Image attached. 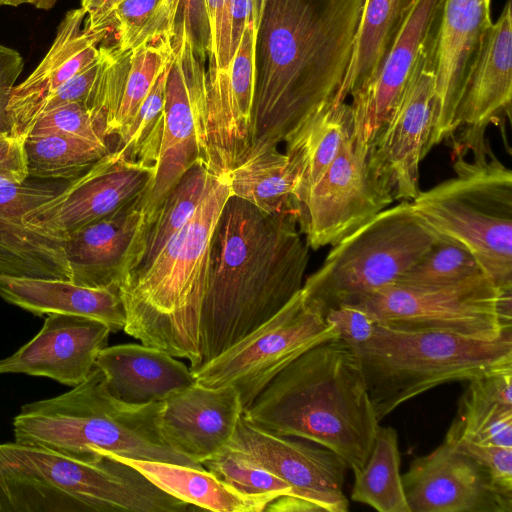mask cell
I'll use <instances>...</instances> for the list:
<instances>
[{
	"mask_svg": "<svg viewBox=\"0 0 512 512\" xmlns=\"http://www.w3.org/2000/svg\"><path fill=\"white\" fill-rule=\"evenodd\" d=\"M108 392L120 402L145 405L162 402L195 383L184 362L144 344H119L103 348L95 361Z\"/></svg>",
	"mask_w": 512,
	"mask_h": 512,
	"instance_id": "obj_26",
	"label": "cell"
},
{
	"mask_svg": "<svg viewBox=\"0 0 512 512\" xmlns=\"http://www.w3.org/2000/svg\"><path fill=\"white\" fill-rule=\"evenodd\" d=\"M67 182L28 177L18 184L0 177V275L71 281L65 255L67 237L25 220L33 208L57 195Z\"/></svg>",
	"mask_w": 512,
	"mask_h": 512,
	"instance_id": "obj_17",
	"label": "cell"
},
{
	"mask_svg": "<svg viewBox=\"0 0 512 512\" xmlns=\"http://www.w3.org/2000/svg\"><path fill=\"white\" fill-rule=\"evenodd\" d=\"M160 406L120 402L94 367L71 390L23 405L13 419L14 439L83 458L117 455L203 467L166 444L158 426Z\"/></svg>",
	"mask_w": 512,
	"mask_h": 512,
	"instance_id": "obj_6",
	"label": "cell"
},
{
	"mask_svg": "<svg viewBox=\"0 0 512 512\" xmlns=\"http://www.w3.org/2000/svg\"><path fill=\"white\" fill-rule=\"evenodd\" d=\"M243 415L265 431L333 451L353 472L365 465L379 427L358 354L339 338L288 364Z\"/></svg>",
	"mask_w": 512,
	"mask_h": 512,
	"instance_id": "obj_3",
	"label": "cell"
},
{
	"mask_svg": "<svg viewBox=\"0 0 512 512\" xmlns=\"http://www.w3.org/2000/svg\"><path fill=\"white\" fill-rule=\"evenodd\" d=\"M437 32L421 52L390 120L369 149L370 166L394 201H411L418 195L420 162L432 149Z\"/></svg>",
	"mask_w": 512,
	"mask_h": 512,
	"instance_id": "obj_14",
	"label": "cell"
},
{
	"mask_svg": "<svg viewBox=\"0 0 512 512\" xmlns=\"http://www.w3.org/2000/svg\"><path fill=\"white\" fill-rule=\"evenodd\" d=\"M25 151L29 177L70 181L111 150L109 144L64 135H28Z\"/></svg>",
	"mask_w": 512,
	"mask_h": 512,
	"instance_id": "obj_34",
	"label": "cell"
},
{
	"mask_svg": "<svg viewBox=\"0 0 512 512\" xmlns=\"http://www.w3.org/2000/svg\"><path fill=\"white\" fill-rule=\"evenodd\" d=\"M492 23L491 0H444L436 40L432 148L459 128L463 93Z\"/></svg>",
	"mask_w": 512,
	"mask_h": 512,
	"instance_id": "obj_20",
	"label": "cell"
},
{
	"mask_svg": "<svg viewBox=\"0 0 512 512\" xmlns=\"http://www.w3.org/2000/svg\"><path fill=\"white\" fill-rule=\"evenodd\" d=\"M338 338L302 289L276 314L225 351L191 370L208 388L233 386L244 411L288 364L311 347Z\"/></svg>",
	"mask_w": 512,
	"mask_h": 512,
	"instance_id": "obj_11",
	"label": "cell"
},
{
	"mask_svg": "<svg viewBox=\"0 0 512 512\" xmlns=\"http://www.w3.org/2000/svg\"><path fill=\"white\" fill-rule=\"evenodd\" d=\"M100 55L81 72L60 85L38 106L36 118L43 112L69 103L81 102L88 105L89 97L98 74Z\"/></svg>",
	"mask_w": 512,
	"mask_h": 512,
	"instance_id": "obj_46",
	"label": "cell"
},
{
	"mask_svg": "<svg viewBox=\"0 0 512 512\" xmlns=\"http://www.w3.org/2000/svg\"><path fill=\"white\" fill-rule=\"evenodd\" d=\"M86 16L82 7L69 10L45 57L23 82L13 87L7 113L14 135L25 139L41 102L98 59L99 45L107 38L109 29L90 30L84 25Z\"/></svg>",
	"mask_w": 512,
	"mask_h": 512,
	"instance_id": "obj_24",
	"label": "cell"
},
{
	"mask_svg": "<svg viewBox=\"0 0 512 512\" xmlns=\"http://www.w3.org/2000/svg\"><path fill=\"white\" fill-rule=\"evenodd\" d=\"M444 0H416L374 77L350 104L355 142L370 149L390 120L410 74L437 32Z\"/></svg>",
	"mask_w": 512,
	"mask_h": 512,
	"instance_id": "obj_21",
	"label": "cell"
},
{
	"mask_svg": "<svg viewBox=\"0 0 512 512\" xmlns=\"http://www.w3.org/2000/svg\"><path fill=\"white\" fill-rule=\"evenodd\" d=\"M353 473V501L379 512H410L400 474L398 435L393 427L379 425L365 465Z\"/></svg>",
	"mask_w": 512,
	"mask_h": 512,
	"instance_id": "obj_33",
	"label": "cell"
},
{
	"mask_svg": "<svg viewBox=\"0 0 512 512\" xmlns=\"http://www.w3.org/2000/svg\"><path fill=\"white\" fill-rule=\"evenodd\" d=\"M0 297L34 315L68 314L124 329L126 313L120 287L91 288L72 281L0 275Z\"/></svg>",
	"mask_w": 512,
	"mask_h": 512,
	"instance_id": "obj_27",
	"label": "cell"
},
{
	"mask_svg": "<svg viewBox=\"0 0 512 512\" xmlns=\"http://www.w3.org/2000/svg\"><path fill=\"white\" fill-rule=\"evenodd\" d=\"M379 422L412 398L451 381L475 378L512 363V331L492 341L376 324L354 347Z\"/></svg>",
	"mask_w": 512,
	"mask_h": 512,
	"instance_id": "obj_8",
	"label": "cell"
},
{
	"mask_svg": "<svg viewBox=\"0 0 512 512\" xmlns=\"http://www.w3.org/2000/svg\"><path fill=\"white\" fill-rule=\"evenodd\" d=\"M444 441L487 470L501 489L512 493V448L479 444L448 435Z\"/></svg>",
	"mask_w": 512,
	"mask_h": 512,
	"instance_id": "obj_43",
	"label": "cell"
},
{
	"mask_svg": "<svg viewBox=\"0 0 512 512\" xmlns=\"http://www.w3.org/2000/svg\"><path fill=\"white\" fill-rule=\"evenodd\" d=\"M24 68V61L18 51L0 44V131H10L7 113L10 94Z\"/></svg>",
	"mask_w": 512,
	"mask_h": 512,
	"instance_id": "obj_48",
	"label": "cell"
},
{
	"mask_svg": "<svg viewBox=\"0 0 512 512\" xmlns=\"http://www.w3.org/2000/svg\"><path fill=\"white\" fill-rule=\"evenodd\" d=\"M210 29L206 81L223 74L230 63L231 0H206Z\"/></svg>",
	"mask_w": 512,
	"mask_h": 512,
	"instance_id": "obj_42",
	"label": "cell"
},
{
	"mask_svg": "<svg viewBox=\"0 0 512 512\" xmlns=\"http://www.w3.org/2000/svg\"><path fill=\"white\" fill-rule=\"evenodd\" d=\"M175 38L185 32L199 56L207 59L210 41L206 0H168Z\"/></svg>",
	"mask_w": 512,
	"mask_h": 512,
	"instance_id": "obj_44",
	"label": "cell"
},
{
	"mask_svg": "<svg viewBox=\"0 0 512 512\" xmlns=\"http://www.w3.org/2000/svg\"><path fill=\"white\" fill-rule=\"evenodd\" d=\"M227 176L214 175L185 225L154 260L120 287L124 331L142 344L201 364V312L209 280L212 237L230 197Z\"/></svg>",
	"mask_w": 512,
	"mask_h": 512,
	"instance_id": "obj_4",
	"label": "cell"
},
{
	"mask_svg": "<svg viewBox=\"0 0 512 512\" xmlns=\"http://www.w3.org/2000/svg\"><path fill=\"white\" fill-rule=\"evenodd\" d=\"M363 2L266 0L249 151L285 143L335 101L351 61Z\"/></svg>",
	"mask_w": 512,
	"mask_h": 512,
	"instance_id": "obj_1",
	"label": "cell"
},
{
	"mask_svg": "<svg viewBox=\"0 0 512 512\" xmlns=\"http://www.w3.org/2000/svg\"><path fill=\"white\" fill-rule=\"evenodd\" d=\"M402 483L410 512H512V493L445 441L415 458Z\"/></svg>",
	"mask_w": 512,
	"mask_h": 512,
	"instance_id": "obj_18",
	"label": "cell"
},
{
	"mask_svg": "<svg viewBox=\"0 0 512 512\" xmlns=\"http://www.w3.org/2000/svg\"><path fill=\"white\" fill-rule=\"evenodd\" d=\"M175 38L166 37L130 53L120 102L107 128L108 137H116L132 120L160 75L171 63Z\"/></svg>",
	"mask_w": 512,
	"mask_h": 512,
	"instance_id": "obj_37",
	"label": "cell"
},
{
	"mask_svg": "<svg viewBox=\"0 0 512 512\" xmlns=\"http://www.w3.org/2000/svg\"><path fill=\"white\" fill-rule=\"evenodd\" d=\"M291 488L265 508L269 512H346L345 462L333 451L265 431L242 414L226 446Z\"/></svg>",
	"mask_w": 512,
	"mask_h": 512,
	"instance_id": "obj_12",
	"label": "cell"
},
{
	"mask_svg": "<svg viewBox=\"0 0 512 512\" xmlns=\"http://www.w3.org/2000/svg\"><path fill=\"white\" fill-rule=\"evenodd\" d=\"M448 436L512 448V363L468 380Z\"/></svg>",
	"mask_w": 512,
	"mask_h": 512,
	"instance_id": "obj_28",
	"label": "cell"
},
{
	"mask_svg": "<svg viewBox=\"0 0 512 512\" xmlns=\"http://www.w3.org/2000/svg\"><path fill=\"white\" fill-rule=\"evenodd\" d=\"M309 249L295 212L268 214L230 195L212 237L199 366L255 330L302 289Z\"/></svg>",
	"mask_w": 512,
	"mask_h": 512,
	"instance_id": "obj_2",
	"label": "cell"
},
{
	"mask_svg": "<svg viewBox=\"0 0 512 512\" xmlns=\"http://www.w3.org/2000/svg\"><path fill=\"white\" fill-rule=\"evenodd\" d=\"M0 177L18 184L29 177L25 139L11 131H0Z\"/></svg>",
	"mask_w": 512,
	"mask_h": 512,
	"instance_id": "obj_47",
	"label": "cell"
},
{
	"mask_svg": "<svg viewBox=\"0 0 512 512\" xmlns=\"http://www.w3.org/2000/svg\"><path fill=\"white\" fill-rule=\"evenodd\" d=\"M437 239L411 201L387 207L333 245L322 266L304 281L305 300L323 315L354 304L395 284Z\"/></svg>",
	"mask_w": 512,
	"mask_h": 512,
	"instance_id": "obj_9",
	"label": "cell"
},
{
	"mask_svg": "<svg viewBox=\"0 0 512 512\" xmlns=\"http://www.w3.org/2000/svg\"><path fill=\"white\" fill-rule=\"evenodd\" d=\"M213 176L204 162L199 161L169 192L148 228L144 256L134 274L145 269L185 225L203 199Z\"/></svg>",
	"mask_w": 512,
	"mask_h": 512,
	"instance_id": "obj_35",
	"label": "cell"
},
{
	"mask_svg": "<svg viewBox=\"0 0 512 512\" xmlns=\"http://www.w3.org/2000/svg\"><path fill=\"white\" fill-rule=\"evenodd\" d=\"M64 135L108 144L106 123L85 103L74 102L41 113L28 135ZM27 135V136H28Z\"/></svg>",
	"mask_w": 512,
	"mask_h": 512,
	"instance_id": "obj_41",
	"label": "cell"
},
{
	"mask_svg": "<svg viewBox=\"0 0 512 512\" xmlns=\"http://www.w3.org/2000/svg\"><path fill=\"white\" fill-rule=\"evenodd\" d=\"M243 412L233 386L208 388L195 382L161 402L158 426L167 445L202 465L228 445Z\"/></svg>",
	"mask_w": 512,
	"mask_h": 512,
	"instance_id": "obj_23",
	"label": "cell"
},
{
	"mask_svg": "<svg viewBox=\"0 0 512 512\" xmlns=\"http://www.w3.org/2000/svg\"><path fill=\"white\" fill-rule=\"evenodd\" d=\"M202 465L239 492L268 503L291 493L290 486L281 478L228 447Z\"/></svg>",
	"mask_w": 512,
	"mask_h": 512,
	"instance_id": "obj_40",
	"label": "cell"
},
{
	"mask_svg": "<svg viewBox=\"0 0 512 512\" xmlns=\"http://www.w3.org/2000/svg\"><path fill=\"white\" fill-rule=\"evenodd\" d=\"M324 319L333 326L339 339L353 347L368 341L376 326L367 312L354 305L330 308L325 312Z\"/></svg>",
	"mask_w": 512,
	"mask_h": 512,
	"instance_id": "obj_45",
	"label": "cell"
},
{
	"mask_svg": "<svg viewBox=\"0 0 512 512\" xmlns=\"http://www.w3.org/2000/svg\"><path fill=\"white\" fill-rule=\"evenodd\" d=\"M110 328L78 315H47L39 332L12 355L0 359V374L45 377L66 386L81 384L107 346Z\"/></svg>",
	"mask_w": 512,
	"mask_h": 512,
	"instance_id": "obj_22",
	"label": "cell"
},
{
	"mask_svg": "<svg viewBox=\"0 0 512 512\" xmlns=\"http://www.w3.org/2000/svg\"><path fill=\"white\" fill-rule=\"evenodd\" d=\"M393 202L370 166L369 149L350 136L297 204L298 225L309 247L316 250L336 244Z\"/></svg>",
	"mask_w": 512,
	"mask_h": 512,
	"instance_id": "obj_13",
	"label": "cell"
},
{
	"mask_svg": "<svg viewBox=\"0 0 512 512\" xmlns=\"http://www.w3.org/2000/svg\"><path fill=\"white\" fill-rule=\"evenodd\" d=\"M351 305L376 324L403 331L492 341L512 328V287L501 288L484 273L442 286L393 284Z\"/></svg>",
	"mask_w": 512,
	"mask_h": 512,
	"instance_id": "obj_10",
	"label": "cell"
},
{
	"mask_svg": "<svg viewBox=\"0 0 512 512\" xmlns=\"http://www.w3.org/2000/svg\"><path fill=\"white\" fill-rule=\"evenodd\" d=\"M512 16L511 1L490 26L467 81L459 109V128L465 126L464 146L486 145L484 132L500 114L511 115Z\"/></svg>",
	"mask_w": 512,
	"mask_h": 512,
	"instance_id": "obj_25",
	"label": "cell"
},
{
	"mask_svg": "<svg viewBox=\"0 0 512 512\" xmlns=\"http://www.w3.org/2000/svg\"><path fill=\"white\" fill-rule=\"evenodd\" d=\"M130 465L162 491L215 512H261L269 504L239 492L204 467L105 455Z\"/></svg>",
	"mask_w": 512,
	"mask_h": 512,
	"instance_id": "obj_30",
	"label": "cell"
},
{
	"mask_svg": "<svg viewBox=\"0 0 512 512\" xmlns=\"http://www.w3.org/2000/svg\"><path fill=\"white\" fill-rule=\"evenodd\" d=\"M352 133L353 119L350 104L346 101H334L310 117L285 142V154L296 179L294 189L296 207L325 174L343 143L352 136Z\"/></svg>",
	"mask_w": 512,
	"mask_h": 512,
	"instance_id": "obj_29",
	"label": "cell"
},
{
	"mask_svg": "<svg viewBox=\"0 0 512 512\" xmlns=\"http://www.w3.org/2000/svg\"><path fill=\"white\" fill-rule=\"evenodd\" d=\"M143 197L67 235L65 255L73 283L106 288L130 282L143 259L150 226Z\"/></svg>",
	"mask_w": 512,
	"mask_h": 512,
	"instance_id": "obj_19",
	"label": "cell"
},
{
	"mask_svg": "<svg viewBox=\"0 0 512 512\" xmlns=\"http://www.w3.org/2000/svg\"><path fill=\"white\" fill-rule=\"evenodd\" d=\"M230 194L268 214L295 212V174L278 146L249 151L226 175Z\"/></svg>",
	"mask_w": 512,
	"mask_h": 512,
	"instance_id": "obj_32",
	"label": "cell"
},
{
	"mask_svg": "<svg viewBox=\"0 0 512 512\" xmlns=\"http://www.w3.org/2000/svg\"><path fill=\"white\" fill-rule=\"evenodd\" d=\"M58 0H0V6H19L22 4H30L36 8L49 10L53 8Z\"/></svg>",
	"mask_w": 512,
	"mask_h": 512,
	"instance_id": "obj_50",
	"label": "cell"
},
{
	"mask_svg": "<svg viewBox=\"0 0 512 512\" xmlns=\"http://www.w3.org/2000/svg\"><path fill=\"white\" fill-rule=\"evenodd\" d=\"M105 28L114 34V47L130 53L163 38H175L168 0H121L111 11Z\"/></svg>",
	"mask_w": 512,
	"mask_h": 512,
	"instance_id": "obj_36",
	"label": "cell"
},
{
	"mask_svg": "<svg viewBox=\"0 0 512 512\" xmlns=\"http://www.w3.org/2000/svg\"><path fill=\"white\" fill-rule=\"evenodd\" d=\"M416 0H364L348 71L335 102L366 85L377 73Z\"/></svg>",
	"mask_w": 512,
	"mask_h": 512,
	"instance_id": "obj_31",
	"label": "cell"
},
{
	"mask_svg": "<svg viewBox=\"0 0 512 512\" xmlns=\"http://www.w3.org/2000/svg\"><path fill=\"white\" fill-rule=\"evenodd\" d=\"M205 62L185 32L175 38L174 57L166 82L165 124L155 175L142 203L150 225L169 192L193 165L203 161Z\"/></svg>",
	"mask_w": 512,
	"mask_h": 512,
	"instance_id": "obj_15",
	"label": "cell"
},
{
	"mask_svg": "<svg viewBox=\"0 0 512 512\" xmlns=\"http://www.w3.org/2000/svg\"><path fill=\"white\" fill-rule=\"evenodd\" d=\"M462 151L454 175L418 193L414 211L439 237L466 248L499 287H512V171L489 149Z\"/></svg>",
	"mask_w": 512,
	"mask_h": 512,
	"instance_id": "obj_7",
	"label": "cell"
},
{
	"mask_svg": "<svg viewBox=\"0 0 512 512\" xmlns=\"http://www.w3.org/2000/svg\"><path fill=\"white\" fill-rule=\"evenodd\" d=\"M171 64L172 61L160 75L132 120L116 136V149L131 161L148 166L156 165L165 124L166 82Z\"/></svg>",
	"mask_w": 512,
	"mask_h": 512,
	"instance_id": "obj_38",
	"label": "cell"
},
{
	"mask_svg": "<svg viewBox=\"0 0 512 512\" xmlns=\"http://www.w3.org/2000/svg\"><path fill=\"white\" fill-rule=\"evenodd\" d=\"M154 175L155 166L131 161L120 150H111L68 181L53 198L33 208L25 220L67 237L143 197Z\"/></svg>",
	"mask_w": 512,
	"mask_h": 512,
	"instance_id": "obj_16",
	"label": "cell"
},
{
	"mask_svg": "<svg viewBox=\"0 0 512 512\" xmlns=\"http://www.w3.org/2000/svg\"><path fill=\"white\" fill-rule=\"evenodd\" d=\"M478 273L483 271L466 248L438 236L431 248L395 284L413 287L442 286Z\"/></svg>",
	"mask_w": 512,
	"mask_h": 512,
	"instance_id": "obj_39",
	"label": "cell"
},
{
	"mask_svg": "<svg viewBox=\"0 0 512 512\" xmlns=\"http://www.w3.org/2000/svg\"><path fill=\"white\" fill-rule=\"evenodd\" d=\"M115 458H83L43 446L0 443V512H184Z\"/></svg>",
	"mask_w": 512,
	"mask_h": 512,
	"instance_id": "obj_5",
	"label": "cell"
},
{
	"mask_svg": "<svg viewBox=\"0 0 512 512\" xmlns=\"http://www.w3.org/2000/svg\"><path fill=\"white\" fill-rule=\"evenodd\" d=\"M121 0H81V7L86 11L84 25L90 30L105 29V22Z\"/></svg>",
	"mask_w": 512,
	"mask_h": 512,
	"instance_id": "obj_49",
	"label": "cell"
}]
</instances>
